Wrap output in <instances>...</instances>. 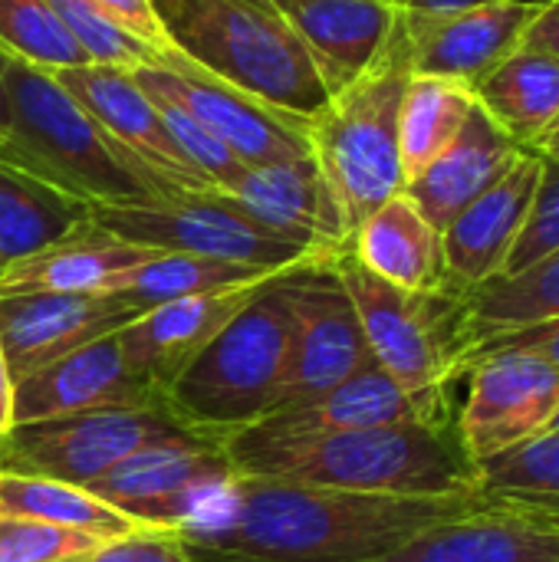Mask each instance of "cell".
<instances>
[{
    "label": "cell",
    "mask_w": 559,
    "mask_h": 562,
    "mask_svg": "<svg viewBox=\"0 0 559 562\" xmlns=\"http://www.w3.org/2000/svg\"><path fill=\"white\" fill-rule=\"evenodd\" d=\"M112 23H119L125 33L138 36L142 43L155 46V49H165V36H161V26H158V16H155V7L152 0H92Z\"/></svg>",
    "instance_id": "cell-41"
},
{
    "label": "cell",
    "mask_w": 559,
    "mask_h": 562,
    "mask_svg": "<svg viewBox=\"0 0 559 562\" xmlns=\"http://www.w3.org/2000/svg\"><path fill=\"white\" fill-rule=\"evenodd\" d=\"M89 221L138 247L247 263L260 270H293L313 260H326V254L264 231L250 217L227 207L214 191L178 194L155 204L92 207Z\"/></svg>",
    "instance_id": "cell-9"
},
{
    "label": "cell",
    "mask_w": 559,
    "mask_h": 562,
    "mask_svg": "<svg viewBox=\"0 0 559 562\" xmlns=\"http://www.w3.org/2000/svg\"><path fill=\"white\" fill-rule=\"evenodd\" d=\"M10 125H13V115H10V95H7V82H3V53H0V145L10 135Z\"/></svg>",
    "instance_id": "cell-45"
},
{
    "label": "cell",
    "mask_w": 559,
    "mask_h": 562,
    "mask_svg": "<svg viewBox=\"0 0 559 562\" xmlns=\"http://www.w3.org/2000/svg\"><path fill=\"white\" fill-rule=\"evenodd\" d=\"M333 257L293 267L287 273L293 333L277 412L320 398L372 362L359 313L333 270Z\"/></svg>",
    "instance_id": "cell-11"
},
{
    "label": "cell",
    "mask_w": 559,
    "mask_h": 562,
    "mask_svg": "<svg viewBox=\"0 0 559 562\" xmlns=\"http://www.w3.org/2000/svg\"><path fill=\"white\" fill-rule=\"evenodd\" d=\"M0 53L46 72L89 63L49 0H0Z\"/></svg>",
    "instance_id": "cell-34"
},
{
    "label": "cell",
    "mask_w": 559,
    "mask_h": 562,
    "mask_svg": "<svg viewBox=\"0 0 559 562\" xmlns=\"http://www.w3.org/2000/svg\"><path fill=\"white\" fill-rule=\"evenodd\" d=\"M165 46L214 79L293 119H316L329 102L313 53L273 10L247 0H152Z\"/></svg>",
    "instance_id": "cell-4"
},
{
    "label": "cell",
    "mask_w": 559,
    "mask_h": 562,
    "mask_svg": "<svg viewBox=\"0 0 559 562\" xmlns=\"http://www.w3.org/2000/svg\"><path fill=\"white\" fill-rule=\"evenodd\" d=\"M79 562H194L175 530H138L102 543Z\"/></svg>",
    "instance_id": "cell-39"
},
{
    "label": "cell",
    "mask_w": 559,
    "mask_h": 562,
    "mask_svg": "<svg viewBox=\"0 0 559 562\" xmlns=\"http://www.w3.org/2000/svg\"><path fill=\"white\" fill-rule=\"evenodd\" d=\"M287 273L264 280L161 395L194 435L224 441L277 412L293 333Z\"/></svg>",
    "instance_id": "cell-5"
},
{
    "label": "cell",
    "mask_w": 559,
    "mask_h": 562,
    "mask_svg": "<svg viewBox=\"0 0 559 562\" xmlns=\"http://www.w3.org/2000/svg\"><path fill=\"white\" fill-rule=\"evenodd\" d=\"M333 270L362 323L369 356L409 392L428 422L451 425V385L468 372L465 300L458 290H402L369 273L353 250L333 257Z\"/></svg>",
    "instance_id": "cell-6"
},
{
    "label": "cell",
    "mask_w": 559,
    "mask_h": 562,
    "mask_svg": "<svg viewBox=\"0 0 559 562\" xmlns=\"http://www.w3.org/2000/svg\"><path fill=\"white\" fill-rule=\"evenodd\" d=\"M478 501L559 520V435L544 431L478 468Z\"/></svg>",
    "instance_id": "cell-33"
},
{
    "label": "cell",
    "mask_w": 559,
    "mask_h": 562,
    "mask_svg": "<svg viewBox=\"0 0 559 562\" xmlns=\"http://www.w3.org/2000/svg\"><path fill=\"white\" fill-rule=\"evenodd\" d=\"M234 474L389 497H478V468L455 422H402L333 435H264L244 428L221 441Z\"/></svg>",
    "instance_id": "cell-2"
},
{
    "label": "cell",
    "mask_w": 559,
    "mask_h": 562,
    "mask_svg": "<svg viewBox=\"0 0 559 562\" xmlns=\"http://www.w3.org/2000/svg\"><path fill=\"white\" fill-rule=\"evenodd\" d=\"M534 151H540L544 158H559V119L530 145Z\"/></svg>",
    "instance_id": "cell-46"
},
{
    "label": "cell",
    "mask_w": 559,
    "mask_h": 562,
    "mask_svg": "<svg viewBox=\"0 0 559 562\" xmlns=\"http://www.w3.org/2000/svg\"><path fill=\"white\" fill-rule=\"evenodd\" d=\"M557 524H559V520H557Z\"/></svg>",
    "instance_id": "cell-52"
},
{
    "label": "cell",
    "mask_w": 559,
    "mask_h": 562,
    "mask_svg": "<svg viewBox=\"0 0 559 562\" xmlns=\"http://www.w3.org/2000/svg\"><path fill=\"white\" fill-rule=\"evenodd\" d=\"M353 257L379 280L402 290H448L441 231L402 191L372 211L349 240Z\"/></svg>",
    "instance_id": "cell-25"
},
{
    "label": "cell",
    "mask_w": 559,
    "mask_h": 562,
    "mask_svg": "<svg viewBox=\"0 0 559 562\" xmlns=\"http://www.w3.org/2000/svg\"><path fill=\"white\" fill-rule=\"evenodd\" d=\"M474 109V89L438 76H409L399 112V151L405 184L418 178L461 132Z\"/></svg>",
    "instance_id": "cell-32"
},
{
    "label": "cell",
    "mask_w": 559,
    "mask_h": 562,
    "mask_svg": "<svg viewBox=\"0 0 559 562\" xmlns=\"http://www.w3.org/2000/svg\"><path fill=\"white\" fill-rule=\"evenodd\" d=\"M540 168H544V155L527 148L524 158L494 188L474 198L441 231L445 270L451 290L468 293L504 273L507 257L530 217Z\"/></svg>",
    "instance_id": "cell-19"
},
{
    "label": "cell",
    "mask_w": 559,
    "mask_h": 562,
    "mask_svg": "<svg viewBox=\"0 0 559 562\" xmlns=\"http://www.w3.org/2000/svg\"><path fill=\"white\" fill-rule=\"evenodd\" d=\"M53 79L119 142L125 145L138 161H145L158 178H165L175 191L185 194H204L214 191L178 151L171 142L155 102L145 95V89L132 79L128 66H105V63H86L72 69L53 72Z\"/></svg>",
    "instance_id": "cell-17"
},
{
    "label": "cell",
    "mask_w": 559,
    "mask_h": 562,
    "mask_svg": "<svg viewBox=\"0 0 559 562\" xmlns=\"http://www.w3.org/2000/svg\"><path fill=\"white\" fill-rule=\"evenodd\" d=\"M89 214L86 201L0 161V270L66 240Z\"/></svg>",
    "instance_id": "cell-28"
},
{
    "label": "cell",
    "mask_w": 559,
    "mask_h": 562,
    "mask_svg": "<svg viewBox=\"0 0 559 562\" xmlns=\"http://www.w3.org/2000/svg\"><path fill=\"white\" fill-rule=\"evenodd\" d=\"M402 422H428L422 408L409 398V392L372 359L359 372H353L336 389L323 392L313 402L283 408L254 425L264 435H333V431H366ZM438 425V422H432Z\"/></svg>",
    "instance_id": "cell-26"
},
{
    "label": "cell",
    "mask_w": 559,
    "mask_h": 562,
    "mask_svg": "<svg viewBox=\"0 0 559 562\" xmlns=\"http://www.w3.org/2000/svg\"><path fill=\"white\" fill-rule=\"evenodd\" d=\"M10 95V135L0 161L86 201L89 207H128L171 201L175 191L125 145H119L46 69L3 56Z\"/></svg>",
    "instance_id": "cell-3"
},
{
    "label": "cell",
    "mask_w": 559,
    "mask_h": 562,
    "mask_svg": "<svg viewBox=\"0 0 559 562\" xmlns=\"http://www.w3.org/2000/svg\"><path fill=\"white\" fill-rule=\"evenodd\" d=\"M468 398L455 431L481 468L550 431L559 412V366L527 349H494L468 369Z\"/></svg>",
    "instance_id": "cell-12"
},
{
    "label": "cell",
    "mask_w": 559,
    "mask_h": 562,
    "mask_svg": "<svg viewBox=\"0 0 559 562\" xmlns=\"http://www.w3.org/2000/svg\"><path fill=\"white\" fill-rule=\"evenodd\" d=\"M395 3L405 13H455V10H471V7H484L497 0H395Z\"/></svg>",
    "instance_id": "cell-43"
},
{
    "label": "cell",
    "mask_w": 559,
    "mask_h": 562,
    "mask_svg": "<svg viewBox=\"0 0 559 562\" xmlns=\"http://www.w3.org/2000/svg\"><path fill=\"white\" fill-rule=\"evenodd\" d=\"M152 405H161V395L128 369L115 333H109L20 379L13 389V425Z\"/></svg>",
    "instance_id": "cell-16"
},
{
    "label": "cell",
    "mask_w": 559,
    "mask_h": 562,
    "mask_svg": "<svg viewBox=\"0 0 559 562\" xmlns=\"http://www.w3.org/2000/svg\"><path fill=\"white\" fill-rule=\"evenodd\" d=\"M369 562H559V524L481 501Z\"/></svg>",
    "instance_id": "cell-22"
},
{
    "label": "cell",
    "mask_w": 559,
    "mask_h": 562,
    "mask_svg": "<svg viewBox=\"0 0 559 562\" xmlns=\"http://www.w3.org/2000/svg\"><path fill=\"white\" fill-rule=\"evenodd\" d=\"M0 471H3V454H0Z\"/></svg>",
    "instance_id": "cell-50"
},
{
    "label": "cell",
    "mask_w": 559,
    "mask_h": 562,
    "mask_svg": "<svg viewBox=\"0 0 559 562\" xmlns=\"http://www.w3.org/2000/svg\"><path fill=\"white\" fill-rule=\"evenodd\" d=\"M544 3L497 0L455 13H405L399 46L412 76H438L478 86L504 56H511Z\"/></svg>",
    "instance_id": "cell-14"
},
{
    "label": "cell",
    "mask_w": 559,
    "mask_h": 562,
    "mask_svg": "<svg viewBox=\"0 0 559 562\" xmlns=\"http://www.w3.org/2000/svg\"><path fill=\"white\" fill-rule=\"evenodd\" d=\"M521 46L559 56V0H547L540 7V13L534 16V23L527 26L524 40H521Z\"/></svg>",
    "instance_id": "cell-42"
},
{
    "label": "cell",
    "mask_w": 559,
    "mask_h": 562,
    "mask_svg": "<svg viewBox=\"0 0 559 562\" xmlns=\"http://www.w3.org/2000/svg\"><path fill=\"white\" fill-rule=\"evenodd\" d=\"M550 431H557L559 435V412H557V418H554V425H550Z\"/></svg>",
    "instance_id": "cell-48"
},
{
    "label": "cell",
    "mask_w": 559,
    "mask_h": 562,
    "mask_svg": "<svg viewBox=\"0 0 559 562\" xmlns=\"http://www.w3.org/2000/svg\"><path fill=\"white\" fill-rule=\"evenodd\" d=\"M283 270H260L247 263H227V260H211V257H194V254H158L148 263L122 273L105 293L115 296L122 306L135 310L138 316L175 303L188 296H204V293H221L234 286H250L260 280H270Z\"/></svg>",
    "instance_id": "cell-30"
},
{
    "label": "cell",
    "mask_w": 559,
    "mask_h": 562,
    "mask_svg": "<svg viewBox=\"0 0 559 562\" xmlns=\"http://www.w3.org/2000/svg\"><path fill=\"white\" fill-rule=\"evenodd\" d=\"M161 250L128 244L92 221L66 240L0 270V296L16 293H105L122 273L148 263Z\"/></svg>",
    "instance_id": "cell-24"
},
{
    "label": "cell",
    "mask_w": 559,
    "mask_h": 562,
    "mask_svg": "<svg viewBox=\"0 0 559 562\" xmlns=\"http://www.w3.org/2000/svg\"><path fill=\"white\" fill-rule=\"evenodd\" d=\"M494 349H527V352H537L544 359H550L554 366H559V319L550 323H537V326H524V329H514V333H501V336H488L481 339L474 349H471V359H468V369L494 352Z\"/></svg>",
    "instance_id": "cell-40"
},
{
    "label": "cell",
    "mask_w": 559,
    "mask_h": 562,
    "mask_svg": "<svg viewBox=\"0 0 559 562\" xmlns=\"http://www.w3.org/2000/svg\"><path fill=\"white\" fill-rule=\"evenodd\" d=\"M247 3H254V7H260V10H273V13H280V7H283L287 0H247Z\"/></svg>",
    "instance_id": "cell-47"
},
{
    "label": "cell",
    "mask_w": 559,
    "mask_h": 562,
    "mask_svg": "<svg viewBox=\"0 0 559 562\" xmlns=\"http://www.w3.org/2000/svg\"><path fill=\"white\" fill-rule=\"evenodd\" d=\"M264 283V280H260ZM260 283L221 293L188 296L135 316L115 333L128 369L158 395L188 369V362L231 323V316L257 293Z\"/></svg>",
    "instance_id": "cell-20"
},
{
    "label": "cell",
    "mask_w": 559,
    "mask_h": 562,
    "mask_svg": "<svg viewBox=\"0 0 559 562\" xmlns=\"http://www.w3.org/2000/svg\"><path fill=\"white\" fill-rule=\"evenodd\" d=\"M280 16L306 43L336 95L385 59L402 10L392 0H287Z\"/></svg>",
    "instance_id": "cell-21"
},
{
    "label": "cell",
    "mask_w": 559,
    "mask_h": 562,
    "mask_svg": "<svg viewBox=\"0 0 559 562\" xmlns=\"http://www.w3.org/2000/svg\"><path fill=\"white\" fill-rule=\"evenodd\" d=\"M138 86L158 89L188 109L244 168L310 158V122L264 105L260 99L214 79L175 49H158L155 63L128 69Z\"/></svg>",
    "instance_id": "cell-10"
},
{
    "label": "cell",
    "mask_w": 559,
    "mask_h": 562,
    "mask_svg": "<svg viewBox=\"0 0 559 562\" xmlns=\"http://www.w3.org/2000/svg\"><path fill=\"white\" fill-rule=\"evenodd\" d=\"M478 504V497L349 494L237 474L175 533L194 562H369Z\"/></svg>",
    "instance_id": "cell-1"
},
{
    "label": "cell",
    "mask_w": 559,
    "mask_h": 562,
    "mask_svg": "<svg viewBox=\"0 0 559 562\" xmlns=\"http://www.w3.org/2000/svg\"><path fill=\"white\" fill-rule=\"evenodd\" d=\"M0 517L56 524V527L92 533L105 543L148 530L132 517H125L122 510H115L112 504L89 494L86 487L33 477V474H13V471H0Z\"/></svg>",
    "instance_id": "cell-31"
},
{
    "label": "cell",
    "mask_w": 559,
    "mask_h": 562,
    "mask_svg": "<svg viewBox=\"0 0 559 562\" xmlns=\"http://www.w3.org/2000/svg\"><path fill=\"white\" fill-rule=\"evenodd\" d=\"M138 313L109 293L0 296V346L13 382L128 326Z\"/></svg>",
    "instance_id": "cell-18"
},
{
    "label": "cell",
    "mask_w": 559,
    "mask_h": 562,
    "mask_svg": "<svg viewBox=\"0 0 559 562\" xmlns=\"http://www.w3.org/2000/svg\"><path fill=\"white\" fill-rule=\"evenodd\" d=\"M409 63L399 33L379 66L333 95L310 119V151L333 188L349 234L385 201L405 191L399 151V112L409 86Z\"/></svg>",
    "instance_id": "cell-7"
},
{
    "label": "cell",
    "mask_w": 559,
    "mask_h": 562,
    "mask_svg": "<svg viewBox=\"0 0 559 562\" xmlns=\"http://www.w3.org/2000/svg\"><path fill=\"white\" fill-rule=\"evenodd\" d=\"M214 194L264 231L316 254L333 257L353 240L346 214L313 155L300 161L247 168L231 188Z\"/></svg>",
    "instance_id": "cell-15"
},
{
    "label": "cell",
    "mask_w": 559,
    "mask_h": 562,
    "mask_svg": "<svg viewBox=\"0 0 559 562\" xmlns=\"http://www.w3.org/2000/svg\"><path fill=\"white\" fill-rule=\"evenodd\" d=\"M392 3H395V0H392Z\"/></svg>",
    "instance_id": "cell-51"
},
{
    "label": "cell",
    "mask_w": 559,
    "mask_h": 562,
    "mask_svg": "<svg viewBox=\"0 0 559 562\" xmlns=\"http://www.w3.org/2000/svg\"><path fill=\"white\" fill-rule=\"evenodd\" d=\"M63 26L72 33V40L82 46L89 63H105V66H142L155 63L158 49L142 43L138 36L125 33L119 23H112L92 0H49Z\"/></svg>",
    "instance_id": "cell-35"
},
{
    "label": "cell",
    "mask_w": 559,
    "mask_h": 562,
    "mask_svg": "<svg viewBox=\"0 0 559 562\" xmlns=\"http://www.w3.org/2000/svg\"><path fill=\"white\" fill-rule=\"evenodd\" d=\"M231 477L237 474L221 441L194 438L152 445L115 464L86 491L148 530H178L198 517Z\"/></svg>",
    "instance_id": "cell-13"
},
{
    "label": "cell",
    "mask_w": 559,
    "mask_h": 562,
    "mask_svg": "<svg viewBox=\"0 0 559 562\" xmlns=\"http://www.w3.org/2000/svg\"><path fill=\"white\" fill-rule=\"evenodd\" d=\"M105 540L43 524V520H20L0 517V562H79L96 553Z\"/></svg>",
    "instance_id": "cell-37"
},
{
    "label": "cell",
    "mask_w": 559,
    "mask_h": 562,
    "mask_svg": "<svg viewBox=\"0 0 559 562\" xmlns=\"http://www.w3.org/2000/svg\"><path fill=\"white\" fill-rule=\"evenodd\" d=\"M524 151L527 148L514 142L474 99V109L455 142L405 184V194L432 227L445 231L474 198L494 188L524 158Z\"/></svg>",
    "instance_id": "cell-23"
},
{
    "label": "cell",
    "mask_w": 559,
    "mask_h": 562,
    "mask_svg": "<svg viewBox=\"0 0 559 562\" xmlns=\"http://www.w3.org/2000/svg\"><path fill=\"white\" fill-rule=\"evenodd\" d=\"M559 247V158H544L540 168V181L534 191V204H530V217L507 257V267L501 277H511L530 263H537L540 257L554 254Z\"/></svg>",
    "instance_id": "cell-38"
},
{
    "label": "cell",
    "mask_w": 559,
    "mask_h": 562,
    "mask_svg": "<svg viewBox=\"0 0 559 562\" xmlns=\"http://www.w3.org/2000/svg\"><path fill=\"white\" fill-rule=\"evenodd\" d=\"M461 300L468 342L465 359H471V349L488 336L559 319V247L511 277H494L484 286L461 293Z\"/></svg>",
    "instance_id": "cell-29"
},
{
    "label": "cell",
    "mask_w": 559,
    "mask_h": 562,
    "mask_svg": "<svg viewBox=\"0 0 559 562\" xmlns=\"http://www.w3.org/2000/svg\"><path fill=\"white\" fill-rule=\"evenodd\" d=\"M145 89V95L155 102V109H158V115H161V122H165V128H168V135H171V142L178 145V151L188 158V165L214 188V191H224V188H231L247 168L188 112V109H181L175 99H168L165 92H158V89H148V86H142Z\"/></svg>",
    "instance_id": "cell-36"
},
{
    "label": "cell",
    "mask_w": 559,
    "mask_h": 562,
    "mask_svg": "<svg viewBox=\"0 0 559 562\" xmlns=\"http://www.w3.org/2000/svg\"><path fill=\"white\" fill-rule=\"evenodd\" d=\"M13 375H10V366H7V356H3V346H0V438L13 428Z\"/></svg>",
    "instance_id": "cell-44"
},
{
    "label": "cell",
    "mask_w": 559,
    "mask_h": 562,
    "mask_svg": "<svg viewBox=\"0 0 559 562\" xmlns=\"http://www.w3.org/2000/svg\"><path fill=\"white\" fill-rule=\"evenodd\" d=\"M194 438L201 435L185 428L165 405H152L13 425L0 438V454L3 471L89 487L152 445Z\"/></svg>",
    "instance_id": "cell-8"
},
{
    "label": "cell",
    "mask_w": 559,
    "mask_h": 562,
    "mask_svg": "<svg viewBox=\"0 0 559 562\" xmlns=\"http://www.w3.org/2000/svg\"><path fill=\"white\" fill-rule=\"evenodd\" d=\"M530 3H547V0H530Z\"/></svg>",
    "instance_id": "cell-49"
},
{
    "label": "cell",
    "mask_w": 559,
    "mask_h": 562,
    "mask_svg": "<svg viewBox=\"0 0 559 562\" xmlns=\"http://www.w3.org/2000/svg\"><path fill=\"white\" fill-rule=\"evenodd\" d=\"M478 105L524 148L559 119V56L517 46L478 86Z\"/></svg>",
    "instance_id": "cell-27"
}]
</instances>
